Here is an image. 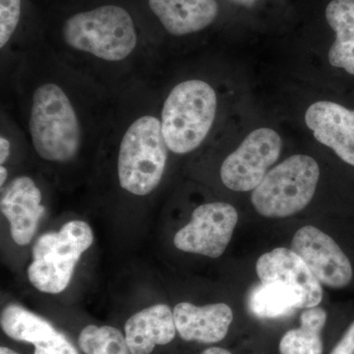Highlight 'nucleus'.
Listing matches in <instances>:
<instances>
[{"label":"nucleus","instance_id":"nucleus-25","mask_svg":"<svg viewBox=\"0 0 354 354\" xmlns=\"http://www.w3.org/2000/svg\"><path fill=\"white\" fill-rule=\"evenodd\" d=\"M201 354H232L230 351H228L227 349H225L223 348H216V346H214V348H209L205 349L204 351Z\"/></svg>","mask_w":354,"mask_h":354},{"label":"nucleus","instance_id":"nucleus-22","mask_svg":"<svg viewBox=\"0 0 354 354\" xmlns=\"http://www.w3.org/2000/svg\"><path fill=\"white\" fill-rule=\"evenodd\" d=\"M35 354H79L75 346L62 333L57 332L50 341L35 346Z\"/></svg>","mask_w":354,"mask_h":354},{"label":"nucleus","instance_id":"nucleus-12","mask_svg":"<svg viewBox=\"0 0 354 354\" xmlns=\"http://www.w3.org/2000/svg\"><path fill=\"white\" fill-rule=\"evenodd\" d=\"M174 316L181 339L206 344L223 341L234 320L232 308L225 304L196 306L181 302L174 307Z\"/></svg>","mask_w":354,"mask_h":354},{"label":"nucleus","instance_id":"nucleus-27","mask_svg":"<svg viewBox=\"0 0 354 354\" xmlns=\"http://www.w3.org/2000/svg\"><path fill=\"white\" fill-rule=\"evenodd\" d=\"M232 1L234 2L237 6L251 7L253 6L258 0H232Z\"/></svg>","mask_w":354,"mask_h":354},{"label":"nucleus","instance_id":"nucleus-13","mask_svg":"<svg viewBox=\"0 0 354 354\" xmlns=\"http://www.w3.org/2000/svg\"><path fill=\"white\" fill-rule=\"evenodd\" d=\"M147 4L162 29L172 37L203 31L218 14L216 0H147Z\"/></svg>","mask_w":354,"mask_h":354},{"label":"nucleus","instance_id":"nucleus-28","mask_svg":"<svg viewBox=\"0 0 354 354\" xmlns=\"http://www.w3.org/2000/svg\"><path fill=\"white\" fill-rule=\"evenodd\" d=\"M0 354H19L16 353V351H12V349L8 348H4V346H2L1 348H0Z\"/></svg>","mask_w":354,"mask_h":354},{"label":"nucleus","instance_id":"nucleus-26","mask_svg":"<svg viewBox=\"0 0 354 354\" xmlns=\"http://www.w3.org/2000/svg\"><path fill=\"white\" fill-rule=\"evenodd\" d=\"M8 178V171L4 165H0V187L3 188L4 184H6Z\"/></svg>","mask_w":354,"mask_h":354},{"label":"nucleus","instance_id":"nucleus-24","mask_svg":"<svg viewBox=\"0 0 354 354\" xmlns=\"http://www.w3.org/2000/svg\"><path fill=\"white\" fill-rule=\"evenodd\" d=\"M12 152V142L7 137V133L4 128L1 127L0 135V165H4Z\"/></svg>","mask_w":354,"mask_h":354},{"label":"nucleus","instance_id":"nucleus-6","mask_svg":"<svg viewBox=\"0 0 354 354\" xmlns=\"http://www.w3.org/2000/svg\"><path fill=\"white\" fill-rule=\"evenodd\" d=\"M281 147V138L274 130H254L223 160L221 167V183L228 189L236 192L255 189L279 160Z\"/></svg>","mask_w":354,"mask_h":354},{"label":"nucleus","instance_id":"nucleus-9","mask_svg":"<svg viewBox=\"0 0 354 354\" xmlns=\"http://www.w3.org/2000/svg\"><path fill=\"white\" fill-rule=\"evenodd\" d=\"M256 272L261 283H285L297 291L301 309L319 306L322 301V285L291 249L279 247L263 254L256 263Z\"/></svg>","mask_w":354,"mask_h":354},{"label":"nucleus","instance_id":"nucleus-18","mask_svg":"<svg viewBox=\"0 0 354 354\" xmlns=\"http://www.w3.org/2000/svg\"><path fill=\"white\" fill-rule=\"evenodd\" d=\"M78 342L85 354H132L124 335L111 326H87Z\"/></svg>","mask_w":354,"mask_h":354},{"label":"nucleus","instance_id":"nucleus-15","mask_svg":"<svg viewBox=\"0 0 354 354\" xmlns=\"http://www.w3.org/2000/svg\"><path fill=\"white\" fill-rule=\"evenodd\" d=\"M322 307L306 308L300 315V327L288 330L279 342L281 354H323L322 330L327 322Z\"/></svg>","mask_w":354,"mask_h":354},{"label":"nucleus","instance_id":"nucleus-2","mask_svg":"<svg viewBox=\"0 0 354 354\" xmlns=\"http://www.w3.org/2000/svg\"><path fill=\"white\" fill-rule=\"evenodd\" d=\"M46 48L62 64L113 95L155 80V44L142 39L131 12L118 4L70 14Z\"/></svg>","mask_w":354,"mask_h":354},{"label":"nucleus","instance_id":"nucleus-14","mask_svg":"<svg viewBox=\"0 0 354 354\" xmlns=\"http://www.w3.org/2000/svg\"><path fill=\"white\" fill-rule=\"evenodd\" d=\"M124 332L132 354H151L156 346L169 344L176 337L174 312L167 305H153L130 317Z\"/></svg>","mask_w":354,"mask_h":354},{"label":"nucleus","instance_id":"nucleus-17","mask_svg":"<svg viewBox=\"0 0 354 354\" xmlns=\"http://www.w3.org/2000/svg\"><path fill=\"white\" fill-rule=\"evenodd\" d=\"M0 324L3 332L11 339L34 346L50 341L57 333L43 317L17 304L8 305L3 309Z\"/></svg>","mask_w":354,"mask_h":354},{"label":"nucleus","instance_id":"nucleus-1","mask_svg":"<svg viewBox=\"0 0 354 354\" xmlns=\"http://www.w3.org/2000/svg\"><path fill=\"white\" fill-rule=\"evenodd\" d=\"M12 58L21 130L38 158L71 164L87 143L104 141L120 95L79 75L46 46L26 48Z\"/></svg>","mask_w":354,"mask_h":354},{"label":"nucleus","instance_id":"nucleus-8","mask_svg":"<svg viewBox=\"0 0 354 354\" xmlns=\"http://www.w3.org/2000/svg\"><path fill=\"white\" fill-rule=\"evenodd\" d=\"M297 254L321 285L344 288L353 277V266L337 242L313 225L298 230L291 241Z\"/></svg>","mask_w":354,"mask_h":354},{"label":"nucleus","instance_id":"nucleus-20","mask_svg":"<svg viewBox=\"0 0 354 354\" xmlns=\"http://www.w3.org/2000/svg\"><path fill=\"white\" fill-rule=\"evenodd\" d=\"M22 0H0V50L4 55L19 27Z\"/></svg>","mask_w":354,"mask_h":354},{"label":"nucleus","instance_id":"nucleus-11","mask_svg":"<svg viewBox=\"0 0 354 354\" xmlns=\"http://www.w3.org/2000/svg\"><path fill=\"white\" fill-rule=\"evenodd\" d=\"M305 122L319 143L354 167V111L333 102H317L307 109Z\"/></svg>","mask_w":354,"mask_h":354},{"label":"nucleus","instance_id":"nucleus-21","mask_svg":"<svg viewBox=\"0 0 354 354\" xmlns=\"http://www.w3.org/2000/svg\"><path fill=\"white\" fill-rule=\"evenodd\" d=\"M328 58L332 66L344 69L354 75V38L346 41L335 39L330 46Z\"/></svg>","mask_w":354,"mask_h":354},{"label":"nucleus","instance_id":"nucleus-16","mask_svg":"<svg viewBox=\"0 0 354 354\" xmlns=\"http://www.w3.org/2000/svg\"><path fill=\"white\" fill-rule=\"evenodd\" d=\"M248 306L258 318L277 319L301 309V299L297 291L285 283H261L251 290Z\"/></svg>","mask_w":354,"mask_h":354},{"label":"nucleus","instance_id":"nucleus-10","mask_svg":"<svg viewBox=\"0 0 354 354\" xmlns=\"http://www.w3.org/2000/svg\"><path fill=\"white\" fill-rule=\"evenodd\" d=\"M43 195L34 179L21 176L7 185L1 195L0 209L10 225L11 236L19 245L32 241L46 208Z\"/></svg>","mask_w":354,"mask_h":354},{"label":"nucleus","instance_id":"nucleus-3","mask_svg":"<svg viewBox=\"0 0 354 354\" xmlns=\"http://www.w3.org/2000/svg\"><path fill=\"white\" fill-rule=\"evenodd\" d=\"M160 99L162 136L169 152L186 155L199 148L218 113L215 88L202 79H186Z\"/></svg>","mask_w":354,"mask_h":354},{"label":"nucleus","instance_id":"nucleus-19","mask_svg":"<svg viewBox=\"0 0 354 354\" xmlns=\"http://www.w3.org/2000/svg\"><path fill=\"white\" fill-rule=\"evenodd\" d=\"M326 19L337 41L354 38V0H332L326 8Z\"/></svg>","mask_w":354,"mask_h":354},{"label":"nucleus","instance_id":"nucleus-7","mask_svg":"<svg viewBox=\"0 0 354 354\" xmlns=\"http://www.w3.org/2000/svg\"><path fill=\"white\" fill-rule=\"evenodd\" d=\"M239 214L225 202L203 204L193 211L191 221L174 236V245L184 252L209 258L223 255L234 234Z\"/></svg>","mask_w":354,"mask_h":354},{"label":"nucleus","instance_id":"nucleus-5","mask_svg":"<svg viewBox=\"0 0 354 354\" xmlns=\"http://www.w3.org/2000/svg\"><path fill=\"white\" fill-rule=\"evenodd\" d=\"M320 169L313 158L295 155L270 169L253 190L251 202L261 216L279 218L299 213L313 199Z\"/></svg>","mask_w":354,"mask_h":354},{"label":"nucleus","instance_id":"nucleus-4","mask_svg":"<svg viewBox=\"0 0 354 354\" xmlns=\"http://www.w3.org/2000/svg\"><path fill=\"white\" fill-rule=\"evenodd\" d=\"M93 241L92 228L83 221H69L59 232L41 235L32 247V262L28 268L29 281L41 292H62L71 281L77 263Z\"/></svg>","mask_w":354,"mask_h":354},{"label":"nucleus","instance_id":"nucleus-23","mask_svg":"<svg viewBox=\"0 0 354 354\" xmlns=\"http://www.w3.org/2000/svg\"><path fill=\"white\" fill-rule=\"evenodd\" d=\"M330 354H354V322L351 324Z\"/></svg>","mask_w":354,"mask_h":354}]
</instances>
